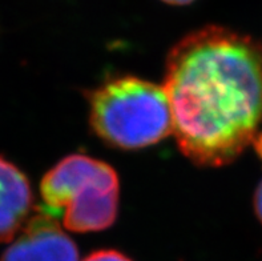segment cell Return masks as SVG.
Segmentation results:
<instances>
[{
  "label": "cell",
  "instance_id": "cell-8",
  "mask_svg": "<svg viewBox=\"0 0 262 261\" xmlns=\"http://www.w3.org/2000/svg\"><path fill=\"white\" fill-rule=\"evenodd\" d=\"M163 2L172 4V6H185V4H190L194 0H163Z\"/></svg>",
  "mask_w": 262,
  "mask_h": 261
},
{
  "label": "cell",
  "instance_id": "cell-3",
  "mask_svg": "<svg viewBox=\"0 0 262 261\" xmlns=\"http://www.w3.org/2000/svg\"><path fill=\"white\" fill-rule=\"evenodd\" d=\"M40 193L51 215L61 212L63 225L71 232L104 231L116 222L119 177L101 160L67 156L46 173Z\"/></svg>",
  "mask_w": 262,
  "mask_h": 261
},
{
  "label": "cell",
  "instance_id": "cell-5",
  "mask_svg": "<svg viewBox=\"0 0 262 261\" xmlns=\"http://www.w3.org/2000/svg\"><path fill=\"white\" fill-rule=\"evenodd\" d=\"M32 200L26 175L0 157V242L10 243L16 237L28 220Z\"/></svg>",
  "mask_w": 262,
  "mask_h": 261
},
{
  "label": "cell",
  "instance_id": "cell-1",
  "mask_svg": "<svg viewBox=\"0 0 262 261\" xmlns=\"http://www.w3.org/2000/svg\"><path fill=\"white\" fill-rule=\"evenodd\" d=\"M163 87L180 151L226 166L262 126V43L219 26L188 33L168 53Z\"/></svg>",
  "mask_w": 262,
  "mask_h": 261
},
{
  "label": "cell",
  "instance_id": "cell-7",
  "mask_svg": "<svg viewBox=\"0 0 262 261\" xmlns=\"http://www.w3.org/2000/svg\"><path fill=\"white\" fill-rule=\"evenodd\" d=\"M254 209H256V215L262 223V182L257 187L256 195H254Z\"/></svg>",
  "mask_w": 262,
  "mask_h": 261
},
{
  "label": "cell",
  "instance_id": "cell-6",
  "mask_svg": "<svg viewBox=\"0 0 262 261\" xmlns=\"http://www.w3.org/2000/svg\"><path fill=\"white\" fill-rule=\"evenodd\" d=\"M83 261H133L128 256L115 249H103L86 256Z\"/></svg>",
  "mask_w": 262,
  "mask_h": 261
},
{
  "label": "cell",
  "instance_id": "cell-4",
  "mask_svg": "<svg viewBox=\"0 0 262 261\" xmlns=\"http://www.w3.org/2000/svg\"><path fill=\"white\" fill-rule=\"evenodd\" d=\"M0 261H79V251L56 217L41 211L27 220Z\"/></svg>",
  "mask_w": 262,
  "mask_h": 261
},
{
  "label": "cell",
  "instance_id": "cell-2",
  "mask_svg": "<svg viewBox=\"0 0 262 261\" xmlns=\"http://www.w3.org/2000/svg\"><path fill=\"white\" fill-rule=\"evenodd\" d=\"M91 127L106 144L141 149L173 132L172 109L163 86L135 76L106 82L90 96Z\"/></svg>",
  "mask_w": 262,
  "mask_h": 261
}]
</instances>
